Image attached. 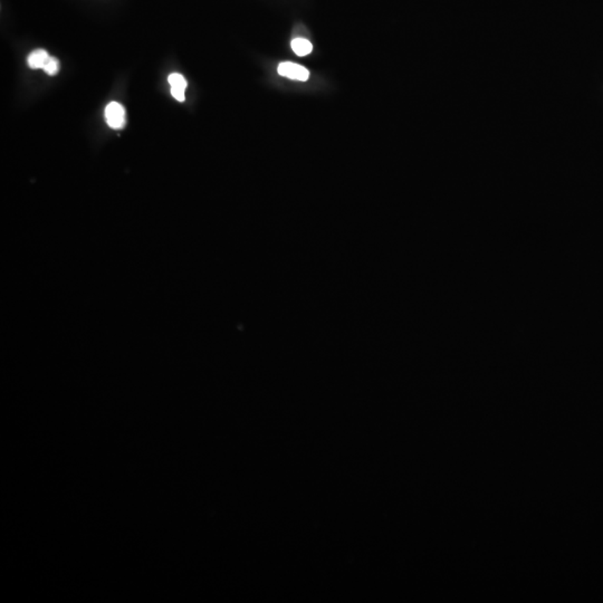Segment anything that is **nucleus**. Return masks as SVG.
I'll return each instance as SVG.
<instances>
[{
	"label": "nucleus",
	"mask_w": 603,
	"mask_h": 603,
	"mask_svg": "<svg viewBox=\"0 0 603 603\" xmlns=\"http://www.w3.org/2000/svg\"><path fill=\"white\" fill-rule=\"evenodd\" d=\"M106 124L114 130H122L126 124V110L117 102H111L105 108Z\"/></svg>",
	"instance_id": "nucleus-1"
},
{
	"label": "nucleus",
	"mask_w": 603,
	"mask_h": 603,
	"mask_svg": "<svg viewBox=\"0 0 603 603\" xmlns=\"http://www.w3.org/2000/svg\"><path fill=\"white\" fill-rule=\"evenodd\" d=\"M278 71L280 76L291 78V80H300V82H305L309 78V71L304 66L292 63V62L280 63L278 65Z\"/></svg>",
	"instance_id": "nucleus-2"
},
{
	"label": "nucleus",
	"mask_w": 603,
	"mask_h": 603,
	"mask_svg": "<svg viewBox=\"0 0 603 603\" xmlns=\"http://www.w3.org/2000/svg\"><path fill=\"white\" fill-rule=\"evenodd\" d=\"M49 58L51 56H49V53L46 52L45 49H36L29 54L27 63L31 69H43Z\"/></svg>",
	"instance_id": "nucleus-3"
},
{
	"label": "nucleus",
	"mask_w": 603,
	"mask_h": 603,
	"mask_svg": "<svg viewBox=\"0 0 603 603\" xmlns=\"http://www.w3.org/2000/svg\"><path fill=\"white\" fill-rule=\"evenodd\" d=\"M291 46H292L293 52L300 58L311 54L312 51H313V45H312L311 42L305 38H295L294 40H292Z\"/></svg>",
	"instance_id": "nucleus-4"
},
{
	"label": "nucleus",
	"mask_w": 603,
	"mask_h": 603,
	"mask_svg": "<svg viewBox=\"0 0 603 603\" xmlns=\"http://www.w3.org/2000/svg\"><path fill=\"white\" fill-rule=\"evenodd\" d=\"M168 82L171 85V87L186 91L187 80L186 78H183L182 75L178 74V73H172V74L169 75Z\"/></svg>",
	"instance_id": "nucleus-5"
},
{
	"label": "nucleus",
	"mask_w": 603,
	"mask_h": 603,
	"mask_svg": "<svg viewBox=\"0 0 603 603\" xmlns=\"http://www.w3.org/2000/svg\"><path fill=\"white\" fill-rule=\"evenodd\" d=\"M43 71H45L46 74H49V76H54V75L58 74V71H60V62H58V58H51L47 60V63L44 66Z\"/></svg>",
	"instance_id": "nucleus-6"
},
{
	"label": "nucleus",
	"mask_w": 603,
	"mask_h": 603,
	"mask_svg": "<svg viewBox=\"0 0 603 603\" xmlns=\"http://www.w3.org/2000/svg\"><path fill=\"white\" fill-rule=\"evenodd\" d=\"M171 95L176 99V100L179 101V102H183V101L186 100V96H185V90L171 87Z\"/></svg>",
	"instance_id": "nucleus-7"
}]
</instances>
